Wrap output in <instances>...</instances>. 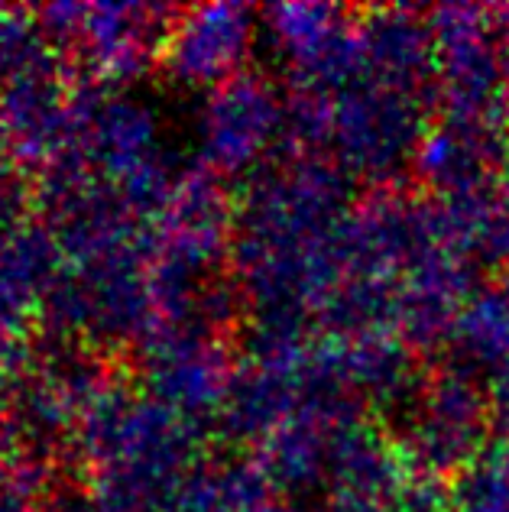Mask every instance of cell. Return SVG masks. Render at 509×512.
Instances as JSON below:
<instances>
[{
    "mask_svg": "<svg viewBox=\"0 0 509 512\" xmlns=\"http://www.w3.org/2000/svg\"><path fill=\"white\" fill-rule=\"evenodd\" d=\"M454 344V357L474 376V370L497 373L509 363V292H487L461 308L458 321L448 334Z\"/></svg>",
    "mask_w": 509,
    "mask_h": 512,
    "instance_id": "obj_3",
    "label": "cell"
},
{
    "mask_svg": "<svg viewBox=\"0 0 509 512\" xmlns=\"http://www.w3.org/2000/svg\"><path fill=\"white\" fill-rule=\"evenodd\" d=\"M425 137L415 94L360 78L331 98V140L338 159L360 175L386 179L399 163L419 153Z\"/></svg>",
    "mask_w": 509,
    "mask_h": 512,
    "instance_id": "obj_1",
    "label": "cell"
},
{
    "mask_svg": "<svg viewBox=\"0 0 509 512\" xmlns=\"http://www.w3.org/2000/svg\"><path fill=\"white\" fill-rule=\"evenodd\" d=\"M364 72L383 88L415 94L425 75L435 69L432 23H422L409 10H377L357 23Z\"/></svg>",
    "mask_w": 509,
    "mask_h": 512,
    "instance_id": "obj_2",
    "label": "cell"
},
{
    "mask_svg": "<svg viewBox=\"0 0 509 512\" xmlns=\"http://www.w3.org/2000/svg\"><path fill=\"white\" fill-rule=\"evenodd\" d=\"M227 130H224V153H227V163L237 166L250 159L257 150H263L270 133L276 130V120L279 111L273 104V94L270 88H263L260 82H244L231 98H227Z\"/></svg>",
    "mask_w": 509,
    "mask_h": 512,
    "instance_id": "obj_4",
    "label": "cell"
}]
</instances>
